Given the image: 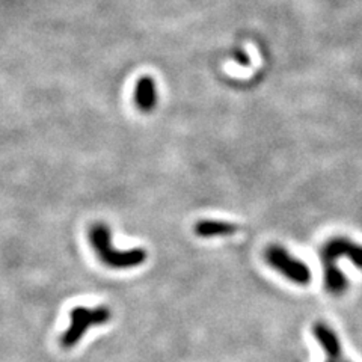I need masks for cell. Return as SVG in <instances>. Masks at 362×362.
<instances>
[{
    "mask_svg": "<svg viewBox=\"0 0 362 362\" xmlns=\"http://www.w3.org/2000/svg\"><path fill=\"white\" fill-rule=\"evenodd\" d=\"M134 103L141 112L148 113L157 105V88L154 78L150 76L141 77L134 89Z\"/></svg>",
    "mask_w": 362,
    "mask_h": 362,
    "instance_id": "cell-5",
    "label": "cell"
},
{
    "mask_svg": "<svg viewBox=\"0 0 362 362\" xmlns=\"http://www.w3.org/2000/svg\"><path fill=\"white\" fill-rule=\"evenodd\" d=\"M326 362H349V361H346L341 355V356H327Z\"/></svg>",
    "mask_w": 362,
    "mask_h": 362,
    "instance_id": "cell-8",
    "label": "cell"
},
{
    "mask_svg": "<svg viewBox=\"0 0 362 362\" xmlns=\"http://www.w3.org/2000/svg\"><path fill=\"white\" fill-rule=\"evenodd\" d=\"M323 272L338 269L337 259L349 258L358 269H362V245H358L346 237H334L327 240L322 249Z\"/></svg>",
    "mask_w": 362,
    "mask_h": 362,
    "instance_id": "cell-4",
    "label": "cell"
},
{
    "mask_svg": "<svg viewBox=\"0 0 362 362\" xmlns=\"http://www.w3.org/2000/svg\"><path fill=\"white\" fill-rule=\"evenodd\" d=\"M239 226L223 221H199L195 225V233L199 237H222L237 233Z\"/></svg>",
    "mask_w": 362,
    "mask_h": 362,
    "instance_id": "cell-7",
    "label": "cell"
},
{
    "mask_svg": "<svg viewBox=\"0 0 362 362\" xmlns=\"http://www.w3.org/2000/svg\"><path fill=\"white\" fill-rule=\"evenodd\" d=\"M313 334L317 339V343L322 346L326 356H341V343L337 334L325 323H315L313 326Z\"/></svg>",
    "mask_w": 362,
    "mask_h": 362,
    "instance_id": "cell-6",
    "label": "cell"
},
{
    "mask_svg": "<svg viewBox=\"0 0 362 362\" xmlns=\"http://www.w3.org/2000/svg\"><path fill=\"white\" fill-rule=\"evenodd\" d=\"M112 313L106 307L85 308L77 307L70 313V327L61 337V346L64 349L74 347L82 337L89 331L90 326H100L110 322Z\"/></svg>",
    "mask_w": 362,
    "mask_h": 362,
    "instance_id": "cell-2",
    "label": "cell"
},
{
    "mask_svg": "<svg viewBox=\"0 0 362 362\" xmlns=\"http://www.w3.org/2000/svg\"><path fill=\"white\" fill-rule=\"evenodd\" d=\"M264 257L272 267L278 270L281 275H284L288 281L294 282V284H310L311 270L300 259L293 257L284 246L270 245L266 249Z\"/></svg>",
    "mask_w": 362,
    "mask_h": 362,
    "instance_id": "cell-3",
    "label": "cell"
},
{
    "mask_svg": "<svg viewBox=\"0 0 362 362\" xmlns=\"http://www.w3.org/2000/svg\"><path fill=\"white\" fill-rule=\"evenodd\" d=\"M89 242L93 245L98 258L101 259V263H105L107 267L132 269L146 262V251L141 247L129 249V251L113 249L110 228L103 222H98L90 226Z\"/></svg>",
    "mask_w": 362,
    "mask_h": 362,
    "instance_id": "cell-1",
    "label": "cell"
}]
</instances>
